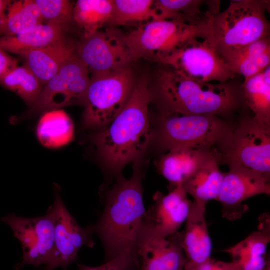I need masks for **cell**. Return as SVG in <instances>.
Instances as JSON below:
<instances>
[{
	"label": "cell",
	"instance_id": "cell-1",
	"mask_svg": "<svg viewBox=\"0 0 270 270\" xmlns=\"http://www.w3.org/2000/svg\"><path fill=\"white\" fill-rule=\"evenodd\" d=\"M129 179L121 176L111 188L104 190L103 212L97 222L89 226L100 239L104 262L120 260L140 270L141 248L146 213L143 196V172L136 166Z\"/></svg>",
	"mask_w": 270,
	"mask_h": 270
},
{
	"label": "cell",
	"instance_id": "cell-2",
	"mask_svg": "<svg viewBox=\"0 0 270 270\" xmlns=\"http://www.w3.org/2000/svg\"><path fill=\"white\" fill-rule=\"evenodd\" d=\"M159 64L150 90V100L153 98L162 114L212 115L230 120L236 114L249 110L242 82L238 78L224 83H202L181 75L168 66Z\"/></svg>",
	"mask_w": 270,
	"mask_h": 270
},
{
	"label": "cell",
	"instance_id": "cell-3",
	"mask_svg": "<svg viewBox=\"0 0 270 270\" xmlns=\"http://www.w3.org/2000/svg\"><path fill=\"white\" fill-rule=\"evenodd\" d=\"M150 102V78L144 73L136 79L132 96L123 110L108 126L91 136L104 164L118 176L126 165L143 156L151 141Z\"/></svg>",
	"mask_w": 270,
	"mask_h": 270
},
{
	"label": "cell",
	"instance_id": "cell-4",
	"mask_svg": "<svg viewBox=\"0 0 270 270\" xmlns=\"http://www.w3.org/2000/svg\"><path fill=\"white\" fill-rule=\"evenodd\" d=\"M212 115L162 114L156 137L166 150L194 148L218 152L222 158L230 144L235 124Z\"/></svg>",
	"mask_w": 270,
	"mask_h": 270
},
{
	"label": "cell",
	"instance_id": "cell-5",
	"mask_svg": "<svg viewBox=\"0 0 270 270\" xmlns=\"http://www.w3.org/2000/svg\"><path fill=\"white\" fill-rule=\"evenodd\" d=\"M270 8V0H232L226 9L214 15L212 36L219 54L270 36L266 16Z\"/></svg>",
	"mask_w": 270,
	"mask_h": 270
},
{
	"label": "cell",
	"instance_id": "cell-6",
	"mask_svg": "<svg viewBox=\"0 0 270 270\" xmlns=\"http://www.w3.org/2000/svg\"><path fill=\"white\" fill-rule=\"evenodd\" d=\"M211 24L154 20L126 34V41L134 62L146 58L158 63L192 39L212 36Z\"/></svg>",
	"mask_w": 270,
	"mask_h": 270
},
{
	"label": "cell",
	"instance_id": "cell-7",
	"mask_svg": "<svg viewBox=\"0 0 270 270\" xmlns=\"http://www.w3.org/2000/svg\"><path fill=\"white\" fill-rule=\"evenodd\" d=\"M136 82L130 68L92 74L84 106V126H108L128 104Z\"/></svg>",
	"mask_w": 270,
	"mask_h": 270
},
{
	"label": "cell",
	"instance_id": "cell-8",
	"mask_svg": "<svg viewBox=\"0 0 270 270\" xmlns=\"http://www.w3.org/2000/svg\"><path fill=\"white\" fill-rule=\"evenodd\" d=\"M88 73V67L75 54L43 86L36 102L12 122L66 106H84L90 79Z\"/></svg>",
	"mask_w": 270,
	"mask_h": 270
},
{
	"label": "cell",
	"instance_id": "cell-9",
	"mask_svg": "<svg viewBox=\"0 0 270 270\" xmlns=\"http://www.w3.org/2000/svg\"><path fill=\"white\" fill-rule=\"evenodd\" d=\"M158 64L202 83H224L238 78L220 54L212 36L192 39Z\"/></svg>",
	"mask_w": 270,
	"mask_h": 270
},
{
	"label": "cell",
	"instance_id": "cell-10",
	"mask_svg": "<svg viewBox=\"0 0 270 270\" xmlns=\"http://www.w3.org/2000/svg\"><path fill=\"white\" fill-rule=\"evenodd\" d=\"M242 114L221 163L270 176V125Z\"/></svg>",
	"mask_w": 270,
	"mask_h": 270
},
{
	"label": "cell",
	"instance_id": "cell-11",
	"mask_svg": "<svg viewBox=\"0 0 270 270\" xmlns=\"http://www.w3.org/2000/svg\"><path fill=\"white\" fill-rule=\"evenodd\" d=\"M76 54L92 74L125 70L134 62L126 41V34L108 26L77 44Z\"/></svg>",
	"mask_w": 270,
	"mask_h": 270
},
{
	"label": "cell",
	"instance_id": "cell-12",
	"mask_svg": "<svg viewBox=\"0 0 270 270\" xmlns=\"http://www.w3.org/2000/svg\"><path fill=\"white\" fill-rule=\"evenodd\" d=\"M54 200L48 210L52 213L54 226V248L50 261L46 270L66 268L74 262L80 250L84 246L93 248L94 234L90 226H80L64 204L58 185L54 184Z\"/></svg>",
	"mask_w": 270,
	"mask_h": 270
},
{
	"label": "cell",
	"instance_id": "cell-13",
	"mask_svg": "<svg viewBox=\"0 0 270 270\" xmlns=\"http://www.w3.org/2000/svg\"><path fill=\"white\" fill-rule=\"evenodd\" d=\"M9 226L14 235L21 243L22 260L18 269L25 265H48L54 248V226L52 213L39 217L25 218L9 214L1 218Z\"/></svg>",
	"mask_w": 270,
	"mask_h": 270
},
{
	"label": "cell",
	"instance_id": "cell-14",
	"mask_svg": "<svg viewBox=\"0 0 270 270\" xmlns=\"http://www.w3.org/2000/svg\"><path fill=\"white\" fill-rule=\"evenodd\" d=\"M187 195L182 186L166 195L159 192L154 194V204L146 210L142 244L148 240L166 239L179 231L192 202Z\"/></svg>",
	"mask_w": 270,
	"mask_h": 270
},
{
	"label": "cell",
	"instance_id": "cell-15",
	"mask_svg": "<svg viewBox=\"0 0 270 270\" xmlns=\"http://www.w3.org/2000/svg\"><path fill=\"white\" fill-rule=\"evenodd\" d=\"M225 173L216 200L222 206V216L230 221L240 219L248 210L244 202L260 194H270V176L243 168L230 167Z\"/></svg>",
	"mask_w": 270,
	"mask_h": 270
},
{
	"label": "cell",
	"instance_id": "cell-16",
	"mask_svg": "<svg viewBox=\"0 0 270 270\" xmlns=\"http://www.w3.org/2000/svg\"><path fill=\"white\" fill-rule=\"evenodd\" d=\"M184 231L166 239L148 240L142 244L139 254V270H184L188 260L182 242Z\"/></svg>",
	"mask_w": 270,
	"mask_h": 270
},
{
	"label": "cell",
	"instance_id": "cell-17",
	"mask_svg": "<svg viewBox=\"0 0 270 270\" xmlns=\"http://www.w3.org/2000/svg\"><path fill=\"white\" fill-rule=\"evenodd\" d=\"M270 242V216L261 215L258 230L238 244L224 250L240 270H264L270 264L266 254Z\"/></svg>",
	"mask_w": 270,
	"mask_h": 270
},
{
	"label": "cell",
	"instance_id": "cell-18",
	"mask_svg": "<svg viewBox=\"0 0 270 270\" xmlns=\"http://www.w3.org/2000/svg\"><path fill=\"white\" fill-rule=\"evenodd\" d=\"M212 156H216L221 161V154L214 151L194 148H174L161 156L157 168L168 182L170 190L182 186L202 164Z\"/></svg>",
	"mask_w": 270,
	"mask_h": 270
},
{
	"label": "cell",
	"instance_id": "cell-19",
	"mask_svg": "<svg viewBox=\"0 0 270 270\" xmlns=\"http://www.w3.org/2000/svg\"><path fill=\"white\" fill-rule=\"evenodd\" d=\"M77 44L66 37L43 48L20 56L44 86L66 62L76 54Z\"/></svg>",
	"mask_w": 270,
	"mask_h": 270
},
{
	"label": "cell",
	"instance_id": "cell-20",
	"mask_svg": "<svg viewBox=\"0 0 270 270\" xmlns=\"http://www.w3.org/2000/svg\"><path fill=\"white\" fill-rule=\"evenodd\" d=\"M206 206L192 202L186 221L182 246L188 262H202L211 258L212 244L205 214Z\"/></svg>",
	"mask_w": 270,
	"mask_h": 270
},
{
	"label": "cell",
	"instance_id": "cell-21",
	"mask_svg": "<svg viewBox=\"0 0 270 270\" xmlns=\"http://www.w3.org/2000/svg\"><path fill=\"white\" fill-rule=\"evenodd\" d=\"M220 54L236 76L252 77L270 66V36Z\"/></svg>",
	"mask_w": 270,
	"mask_h": 270
},
{
	"label": "cell",
	"instance_id": "cell-22",
	"mask_svg": "<svg viewBox=\"0 0 270 270\" xmlns=\"http://www.w3.org/2000/svg\"><path fill=\"white\" fill-rule=\"evenodd\" d=\"M220 159L216 156L208 158L182 184L194 202L206 206L210 200H216L226 173L220 170Z\"/></svg>",
	"mask_w": 270,
	"mask_h": 270
},
{
	"label": "cell",
	"instance_id": "cell-23",
	"mask_svg": "<svg viewBox=\"0 0 270 270\" xmlns=\"http://www.w3.org/2000/svg\"><path fill=\"white\" fill-rule=\"evenodd\" d=\"M212 0H154V20H175L191 25L210 24L214 16L204 7Z\"/></svg>",
	"mask_w": 270,
	"mask_h": 270
},
{
	"label": "cell",
	"instance_id": "cell-24",
	"mask_svg": "<svg viewBox=\"0 0 270 270\" xmlns=\"http://www.w3.org/2000/svg\"><path fill=\"white\" fill-rule=\"evenodd\" d=\"M66 31L56 25L46 23L16 36L0 37V48L19 56L46 47L64 38Z\"/></svg>",
	"mask_w": 270,
	"mask_h": 270
},
{
	"label": "cell",
	"instance_id": "cell-25",
	"mask_svg": "<svg viewBox=\"0 0 270 270\" xmlns=\"http://www.w3.org/2000/svg\"><path fill=\"white\" fill-rule=\"evenodd\" d=\"M36 134L44 146L58 148L65 146L72 140L74 125L64 111H50L42 116L37 126Z\"/></svg>",
	"mask_w": 270,
	"mask_h": 270
},
{
	"label": "cell",
	"instance_id": "cell-26",
	"mask_svg": "<svg viewBox=\"0 0 270 270\" xmlns=\"http://www.w3.org/2000/svg\"><path fill=\"white\" fill-rule=\"evenodd\" d=\"M44 22L34 0L11 2L0 24V37L22 34Z\"/></svg>",
	"mask_w": 270,
	"mask_h": 270
},
{
	"label": "cell",
	"instance_id": "cell-27",
	"mask_svg": "<svg viewBox=\"0 0 270 270\" xmlns=\"http://www.w3.org/2000/svg\"><path fill=\"white\" fill-rule=\"evenodd\" d=\"M242 86L246 106L254 119L270 125V66L244 79Z\"/></svg>",
	"mask_w": 270,
	"mask_h": 270
},
{
	"label": "cell",
	"instance_id": "cell-28",
	"mask_svg": "<svg viewBox=\"0 0 270 270\" xmlns=\"http://www.w3.org/2000/svg\"><path fill=\"white\" fill-rule=\"evenodd\" d=\"M113 8V0H78L74 4V22L88 37L107 25Z\"/></svg>",
	"mask_w": 270,
	"mask_h": 270
},
{
	"label": "cell",
	"instance_id": "cell-29",
	"mask_svg": "<svg viewBox=\"0 0 270 270\" xmlns=\"http://www.w3.org/2000/svg\"><path fill=\"white\" fill-rule=\"evenodd\" d=\"M112 16L106 26H140L154 19V0H113Z\"/></svg>",
	"mask_w": 270,
	"mask_h": 270
},
{
	"label": "cell",
	"instance_id": "cell-30",
	"mask_svg": "<svg viewBox=\"0 0 270 270\" xmlns=\"http://www.w3.org/2000/svg\"><path fill=\"white\" fill-rule=\"evenodd\" d=\"M0 85L18 95L29 107L36 102L43 88L25 64L8 72L0 79Z\"/></svg>",
	"mask_w": 270,
	"mask_h": 270
},
{
	"label": "cell",
	"instance_id": "cell-31",
	"mask_svg": "<svg viewBox=\"0 0 270 270\" xmlns=\"http://www.w3.org/2000/svg\"><path fill=\"white\" fill-rule=\"evenodd\" d=\"M46 23L59 26L66 31L74 22V8L68 0H34Z\"/></svg>",
	"mask_w": 270,
	"mask_h": 270
},
{
	"label": "cell",
	"instance_id": "cell-32",
	"mask_svg": "<svg viewBox=\"0 0 270 270\" xmlns=\"http://www.w3.org/2000/svg\"><path fill=\"white\" fill-rule=\"evenodd\" d=\"M184 270H240L234 262L218 260L212 258L200 263L193 264L188 262Z\"/></svg>",
	"mask_w": 270,
	"mask_h": 270
},
{
	"label": "cell",
	"instance_id": "cell-33",
	"mask_svg": "<svg viewBox=\"0 0 270 270\" xmlns=\"http://www.w3.org/2000/svg\"><path fill=\"white\" fill-rule=\"evenodd\" d=\"M18 60L0 48V79L18 66Z\"/></svg>",
	"mask_w": 270,
	"mask_h": 270
},
{
	"label": "cell",
	"instance_id": "cell-34",
	"mask_svg": "<svg viewBox=\"0 0 270 270\" xmlns=\"http://www.w3.org/2000/svg\"><path fill=\"white\" fill-rule=\"evenodd\" d=\"M12 1L0 0V24L4 18L7 9Z\"/></svg>",
	"mask_w": 270,
	"mask_h": 270
},
{
	"label": "cell",
	"instance_id": "cell-35",
	"mask_svg": "<svg viewBox=\"0 0 270 270\" xmlns=\"http://www.w3.org/2000/svg\"><path fill=\"white\" fill-rule=\"evenodd\" d=\"M264 270H270V264H269Z\"/></svg>",
	"mask_w": 270,
	"mask_h": 270
}]
</instances>
